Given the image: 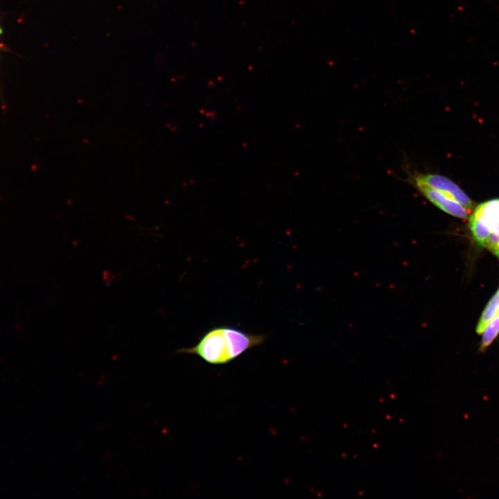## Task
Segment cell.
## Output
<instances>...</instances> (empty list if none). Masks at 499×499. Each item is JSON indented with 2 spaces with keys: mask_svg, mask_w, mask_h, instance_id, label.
Masks as SVG:
<instances>
[{
  "mask_svg": "<svg viewBox=\"0 0 499 499\" xmlns=\"http://www.w3.org/2000/svg\"><path fill=\"white\" fill-rule=\"evenodd\" d=\"M471 216L479 220L490 232L484 247L493 253L499 244V199L479 204Z\"/></svg>",
  "mask_w": 499,
  "mask_h": 499,
  "instance_id": "2",
  "label": "cell"
},
{
  "mask_svg": "<svg viewBox=\"0 0 499 499\" xmlns=\"http://www.w3.org/2000/svg\"><path fill=\"white\" fill-rule=\"evenodd\" d=\"M413 182L418 191L441 211L459 218L465 219L469 216V211L454 199L430 187L415 176Z\"/></svg>",
  "mask_w": 499,
  "mask_h": 499,
  "instance_id": "4",
  "label": "cell"
},
{
  "mask_svg": "<svg viewBox=\"0 0 499 499\" xmlns=\"http://www.w3.org/2000/svg\"><path fill=\"white\" fill-rule=\"evenodd\" d=\"M499 312V289L490 299L482 313L476 327V332L481 334L489 322Z\"/></svg>",
  "mask_w": 499,
  "mask_h": 499,
  "instance_id": "5",
  "label": "cell"
},
{
  "mask_svg": "<svg viewBox=\"0 0 499 499\" xmlns=\"http://www.w3.org/2000/svg\"><path fill=\"white\" fill-rule=\"evenodd\" d=\"M242 351L240 329L229 326L213 327L207 331L195 346L177 350V353L195 355L215 365L234 360L242 354Z\"/></svg>",
  "mask_w": 499,
  "mask_h": 499,
  "instance_id": "1",
  "label": "cell"
},
{
  "mask_svg": "<svg viewBox=\"0 0 499 499\" xmlns=\"http://www.w3.org/2000/svg\"><path fill=\"white\" fill-rule=\"evenodd\" d=\"M0 33H1V30H0Z\"/></svg>",
  "mask_w": 499,
  "mask_h": 499,
  "instance_id": "8",
  "label": "cell"
},
{
  "mask_svg": "<svg viewBox=\"0 0 499 499\" xmlns=\"http://www.w3.org/2000/svg\"><path fill=\"white\" fill-rule=\"evenodd\" d=\"M415 177L424 184L454 199L469 212L474 204L467 194L454 182L448 177L435 173H420Z\"/></svg>",
  "mask_w": 499,
  "mask_h": 499,
  "instance_id": "3",
  "label": "cell"
},
{
  "mask_svg": "<svg viewBox=\"0 0 499 499\" xmlns=\"http://www.w3.org/2000/svg\"><path fill=\"white\" fill-rule=\"evenodd\" d=\"M493 253H494L496 255H497L498 256H499V244H498V245L497 246V247H496V249L495 250V251L493 252Z\"/></svg>",
  "mask_w": 499,
  "mask_h": 499,
  "instance_id": "7",
  "label": "cell"
},
{
  "mask_svg": "<svg viewBox=\"0 0 499 499\" xmlns=\"http://www.w3.org/2000/svg\"><path fill=\"white\" fill-rule=\"evenodd\" d=\"M482 333L480 350L484 351L491 345L499 333V312L489 322Z\"/></svg>",
  "mask_w": 499,
  "mask_h": 499,
  "instance_id": "6",
  "label": "cell"
}]
</instances>
